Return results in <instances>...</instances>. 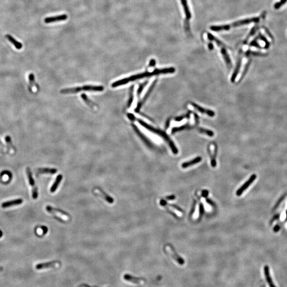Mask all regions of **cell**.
I'll return each instance as SVG.
<instances>
[{"instance_id": "1", "label": "cell", "mask_w": 287, "mask_h": 287, "mask_svg": "<svg viewBox=\"0 0 287 287\" xmlns=\"http://www.w3.org/2000/svg\"><path fill=\"white\" fill-rule=\"evenodd\" d=\"M175 71V69L171 67L168 68H164L162 69H155L152 72H145L141 73L134 75L130 76L128 78H124L121 80L116 81L113 83L112 85V87H116L120 86L122 85L128 84L131 81H134L138 79H141L143 78L150 77L153 76L159 75L160 74H168V73H173Z\"/></svg>"}, {"instance_id": "2", "label": "cell", "mask_w": 287, "mask_h": 287, "mask_svg": "<svg viewBox=\"0 0 287 287\" xmlns=\"http://www.w3.org/2000/svg\"><path fill=\"white\" fill-rule=\"evenodd\" d=\"M138 122L140 125H141L144 128H146L148 130L153 132L155 134H157L159 136L161 137L163 139L166 141L167 143L168 144L169 146L170 147L172 151L175 154H177L178 153V150L177 148L175 146V144L172 141L171 138L168 137V135L166 134L165 132L160 130L159 129H156L150 125L147 124L145 122L143 121L141 119H138Z\"/></svg>"}, {"instance_id": "3", "label": "cell", "mask_w": 287, "mask_h": 287, "mask_svg": "<svg viewBox=\"0 0 287 287\" xmlns=\"http://www.w3.org/2000/svg\"><path fill=\"white\" fill-rule=\"evenodd\" d=\"M261 18L260 17H254L252 18L242 19L236 22H232L230 24L227 25H220V26H212L210 27V29L214 31H229L231 28H236L243 25H248L251 23L259 22V20Z\"/></svg>"}, {"instance_id": "4", "label": "cell", "mask_w": 287, "mask_h": 287, "mask_svg": "<svg viewBox=\"0 0 287 287\" xmlns=\"http://www.w3.org/2000/svg\"><path fill=\"white\" fill-rule=\"evenodd\" d=\"M104 88L101 86H84L82 87L69 88L63 89L61 91L62 94H75L82 91H93V92H102L104 91Z\"/></svg>"}, {"instance_id": "5", "label": "cell", "mask_w": 287, "mask_h": 287, "mask_svg": "<svg viewBox=\"0 0 287 287\" xmlns=\"http://www.w3.org/2000/svg\"><path fill=\"white\" fill-rule=\"evenodd\" d=\"M181 5L183 7V10L184 11L185 19L184 22V28L185 31L187 33H191L190 30V24L189 21L191 18V15L189 10V8L187 0H180Z\"/></svg>"}, {"instance_id": "6", "label": "cell", "mask_w": 287, "mask_h": 287, "mask_svg": "<svg viewBox=\"0 0 287 287\" xmlns=\"http://www.w3.org/2000/svg\"><path fill=\"white\" fill-rule=\"evenodd\" d=\"M46 210L47 212L50 213L51 214H52L56 216V217L64 220V221H68L70 218V215L67 214V213L63 212L61 210L54 209L52 207L50 206H46Z\"/></svg>"}, {"instance_id": "7", "label": "cell", "mask_w": 287, "mask_h": 287, "mask_svg": "<svg viewBox=\"0 0 287 287\" xmlns=\"http://www.w3.org/2000/svg\"><path fill=\"white\" fill-rule=\"evenodd\" d=\"M27 175L28 178V182L29 184L31 187V192H32V197L33 199H36L38 197L37 188L36 186V184H35V181L32 177L31 171L29 168L27 169Z\"/></svg>"}, {"instance_id": "8", "label": "cell", "mask_w": 287, "mask_h": 287, "mask_svg": "<svg viewBox=\"0 0 287 287\" xmlns=\"http://www.w3.org/2000/svg\"><path fill=\"white\" fill-rule=\"evenodd\" d=\"M156 82H157V80H155V81L153 82L152 84L151 85V86H150V88L148 89V90L146 94H145V96L144 97L143 99L141 100V102L138 104L137 106L136 107V108L135 109V112H139V111H140L141 106H143V105L144 104V103L147 100L148 97L150 96V94L151 92L153 91L155 85H156Z\"/></svg>"}, {"instance_id": "9", "label": "cell", "mask_w": 287, "mask_h": 287, "mask_svg": "<svg viewBox=\"0 0 287 287\" xmlns=\"http://www.w3.org/2000/svg\"><path fill=\"white\" fill-rule=\"evenodd\" d=\"M94 193L96 195L102 198L107 203L110 204H113L114 203V200L112 197L109 196L105 192H104V191L100 189L99 188H95L94 190Z\"/></svg>"}, {"instance_id": "10", "label": "cell", "mask_w": 287, "mask_h": 287, "mask_svg": "<svg viewBox=\"0 0 287 287\" xmlns=\"http://www.w3.org/2000/svg\"><path fill=\"white\" fill-rule=\"evenodd\" d=\"M256 179V175H253L250 179H248V181H246L244 184L237 191L236 194L237 196H240L242 193H243V191L246 189L247 188L250 186V184L253 183L254 181Z\"/></svg>"}, {"instance_id": "11", "label": "cell", "mask_w": 287, "mask_h": 287, "mask_svg": "<svg viewBox=\"0 0 287 287\" xmlns=\"http://www.w3.org/2000/svg\"><path fill=\"white\" fill-rule=\"evenodd\" d=\"M68 18V16L66 15H62L59 16H54L46 18L44 20V21L46 24L52 23V22H58L60 21L66 20Z\"/></svg>"}, {"instance_id": "12", "label": "cell", "mask_w": 287, "mask_h": 287, "mask_svg": "<svg viewBox=\"0 0 287 287\" xmlns=\"http://www.w3.org/2000/svg\"><path fill=\"white\" fill-rule=\"evenodd\" d=\"M219 47L221 48V52L222 54V56L225 59V62H226L227 65L229 69H231V67H232V63H231L230 58V56L229 55L228 53H227V51L226 50V46L225 45V46H220Z\"/></svg>"}, {"instance_id": "13", "label": "cell", "mask_w": 287, "mask_h": 287, "mask_svg": "<svg viewBox=\"0 0 287 287\" xmlns=\"http://www.w3.org/2000/svg\"><path fill=\"white\" fill-rule=\"evenodd\" d=\"M59 265V263L58 262L53 261V262H51L39 264L36 266V268L37 270H42V269H45V268H55V267L58 266Z\"/></svg>"}, {"instance_id": "14", "label": "cell", "mask_w": 287, "mask_h": 287, "mask_svg": "<svg viewBox=\"0 0 287 287\" xmlns=\"http://www.w3.org/2000/svg\"><path fill=\"white\" fill-rule=\"evenodd\" d=\"M191 104L192 105V106H193V107L195 109H196L200 112L203 113V114H206L207 116H211V117H213V116H215V113L214 112L212 111H211V110L205 109L203 108L202 107L198 105L197 104H195V103H191Z\"/></svg>"}, {"instance_id": "15", "label": "cell", "mask_w": 287, "mask_h": 287, "mask_svg": "<svg viewBox=\"0 0 287 287\" xmlns=\"http://www.w3.org/2000/svg\"><path fill=\"white\" fill-rule=\"evenodd\" d=\"M264 273L265 275V279L267 282L268 283V286L270 287H277L275 286V284L273 282V280L270 273V268L268 265H265L264 268Z\"/></svg>"}, {"instance_id": "16", "label": "cell", "mask_w": 287, "mask_h": 287, "mask_svg": "<svg viewBox=\"0 0 287 287\" xmlns=\"http://www.w3.org/2000/svg\"><path fill=\"white\" fill-rule=\"evenodd\" d=\"M28 78H29V91L31 92H32L33 87H36L37 90L38 91L40 89V87H39L38 85L35 82L34 75L31 73L29 75Z\"/></svg>"}, {"instance_id": "17", "label": "cell", "mask_w": 287, "mask_h": 287, "mask_svg": "<svg viewBox=\"0 0 287 287\" xmlns=\"http://www.w3.org/2000/svg\"><path fill=\"white\" fill-rule=\"evenodd\" d=\"M22 202H23V200H21V199L13 200L9 201V202H5V203H3L2 204L1 206L3 208H7V207H11V206L19 205H20L21 204H22Z\"/></svg>"}, {"instance_id": "18", "label": "cell", "mask_w": 287, "mask_h": 287, "mask_svg": "<svg viewBox=\"0 0 287 287\" xmlns=\"http://www.w3.org/2000/svg\"><path fill=\"white\" fill-rule=\"evenodd\" d=\"M123 278H124L125 280L130 282H132V283L136 284H141L143 281H144L143 279H142L141 278L134 277L131 276L129 275H125L123 277Z\"/></svg>"}, {"instance_id": "19", "label": "cell", "mask_w": 287, "mask_h": 287, "mask_svg": "<svg viewBox=\"0 0 287 287\" xmlns=\"http://www.w3.org/2000/svg\"><path fill=\"white\" fill-rule=\"evenodd\" d=\"M202 159L201 157H200V156L197 157L196 158L194 159L193 160H191V161H189V162H184V163H182V165H181V166H182V168H187L188 167H189L191 166L194 165V164H196L197 163L200 162L202 161Z\"/></svg>"}, {"instance_id": "20", "label": "cell", "mask_w": 287, "mask_h": 287, "mask_svg": "<svg viewBox=\"0 0 287 287\" xmlns=\"http://www.w3.org/2000/svg\"><path fill=\"white\" fill-rule=\"evenodd\" d=\"M241 64V58H239L238 59V60L237 63V64H236V68L234 69V72L232 75V77H231V81L232 82H234L238 74L239 73V71L240 70Z\"/></svg>"}, {"instance_id": "21", "label": "cell", "mask_w": 287, "mask_h": 287, "mask_svg": "<svg viewBox=\"0 0 287 287\" xmlns=\"http://www.w3.org/2000/svg\"><path fill=\"white\" fill-rule=\"evenodd\" d=\"M171 248L172 252L171 255L172 257H173V259H175V261L177 262L179 264H180V265H184V259H183L180 256L178 255V254L175 252V250H174V249L172 247H171Z\"/></svg>"}, {"instance_id": "22", "label": "cell", "mask_w": 287, "mask_h": 287, "mask_svg": "<svg viewBox=\"0 0 287 287\" xmlns=\"http://www.w3.org/2000/svg\"><path fill=\"white\" fill-rule=\"evenodd\" d=\"M38 174H50L53 175L57 172V170L55 168H42L38 169Z\"/></svg>"}, {"instance_id": "23", "label": "cell", "mask_w": 287, "mask_h": 287, "mask_svg": "<svg viewBox=\"0 0 287 287\" xmlns=\"http://www.w3.org/2000/svg\"><path fill=\"white\" fill-rule=\"evenodd\" d=\"M62 175H60L56 177V180L55 181H54V184H53V185L52 186V187L51 188V189H50V191L51 193H54L56 191L57 188L58 187L61 181L62 180Z\"/></svg>"}, {"instance_id": "24", "label": "cell", "mask_w": 287, "mask_h": 287, "mask_svg": "<svg viewBox=\"0 0 287 287\" xmlns=\"http://www.w3.org/2000/svg\"><path fill=\"white\" fill-rule=\"evenodd\" d=\"M6 37L12 44L14 45V46H15L17 49L20 50V49H22V44H21L19 42L16 41V40L14 38L12 37L11 36H10L9 35H7L6 36Z\"/></svg>"}, {"instance_id": "25", "label": "cell", "mask_w": 287, "mask_h": 287, "mask_svg": "<svg viewBox=\"0 0 287 287\" xmlns=\"http://www.w3.org/2000/svg\"><path fill=\"white\" fill-rule=\"evenodd\" d=\"M132 127L134 128V131H136V132L137 134L141 138V139L143 140V141L145 143L147 144L149 146H150L151 145V143H150V141H148L146 137L144 135L141 131H139V130L138 129L137 127H136L134 125H132Z\"/></svg>"}, {"instance_id": "26", "label": "cell", "mask_w": 287, "mask_h": 287, "mask_svg": "<svg viewBox=\"0 0 287 287\" xmlns=\"http://www.w3.org/2000/svg\"><path fill=\"white\" fill-rule=\"evenodd\" d=\"M81 98L82 100H84L85 103H86V104L89 106L90 107H91L92 109H95V107H97L96 104H95L93 102H92L91 100H89L86 95H85V94L81 95Z\"/></svg>"}, {"instance_id": "27", "label": "cell", "mask_w": 287, "mask_h": 287, "mask_svg": "<svg viewBox=\"0 0 287 287\" xmlns=\"http://www.w3.org/2000/svg\"><path fill=\"white\" fill-rule=\"evenodd\" d=\"M191 129V127L189 125H184L179 127H175L172 129V134H173L178 131L184 130L185 129Z\"/></svg>"}, {"instance_id": "28", "label": "cell", "mask_w": 287, "mask_h": 287, "mask_svg": "<svg viewBox=\"0 0 287 287\" xmlns=\"http://www.w3.org/2000/svg\"><path fill=\"white\" fill-rule=\"evenodd\" d=\"M5 139H6V143L7 144V146H8V148L9 151L12 150V152H14L15 151V147H14L13 145H12V141H11V137H10L9 136H6Z\"/></svg>"}, {"instance_id": "29", "label": "cell", "mask_w": 287, "mask_h": 287, "mask_svg": "<svg viewBox=\"0 0 287 287\" xmlns=\"http://www.w3.org/2000/svg\"><path fill=\"white\" fill-rule=\"evenodd\" d=\"M197 130L200 132L201 134H205L209 137H213L214 136V132L213 131L209 130L206 129H204L202 128H197Z\"/></svg>"}, {"instance_id": "30", "label": "cell", "mask_w": 287, "mask_h": 287, "mask_svg": "<svg viewBox=\"0 0 287 287\" xmlns=\"http://www.w3.org/2000/svg\"><path fill=\"white\" fill-rule=\"evenodd\" d=\"M134 101V86L131 87L130 91V96L127 103V107L129 108L131 106L132 103Z\"/></svg>"}, {"instance_id": "31", "label": "cell", "mask_w": 287, "mask_h": 287, "mask_svg": "<svg viewBox=\"0 0 287 287\" xmlns=\"http://www.w3.org/2000/svg\"><path fill=\"white\" fill-rule=\"evenodd\" d=\"M47 232V228L45 227H42L38 228L36 230V232L38 235H43Z\"/></svg>"}, {"instance_id": "32", "label": "cell", "mask_w": 287, "mask_h": 287, "mask_svg": "<svg viewBox=\"0 0 287 287\" xmlns=\"http://www.w3.org/2000/svg\"><path fill=\"white\" fill-rule=\"evenodd\" d=\"M258 37H259L260 40H261L262 41H264V42H265V48H266V49H268V46H269V45H270V43H269V42H268V40H267V39H266V38L264 36H263L262 34L261 33H260Z\"/></svg>"}, {"instance_id": "33", "label": "cell", "mask_w": 287, "mask_h": 287, "mask_svg": "<svg viewBox=\"0 0 287 287\" xmlns=\"http://www.w3.org/2000/svg\"><path fill=\"white\" fill-rule=\"evenodd\" d=\"M287 2V0H281L280 2H278L277 3H275V9H279L280 8H281V6H282L283 5H284L285 3H286Z\"/></svg>"}, {"instance_id": "34", "label": "cell", "mask_w": 287, "mask_h": 287, "mask_svg": "<svg viewBox=\"0 0 287 287\" xmlns=\"http://www.w3.org/2000/svg\"><path fill=\"white\" fill-rule=\"evenodd\" d=\"M250 62H251V60H250V61L248 62V63H247L245 67V69L243 70V74L241 75V77H240V80H239L240 81H240V80H241V79L243 78V77H244V76H245V75L246 74L247 71V70H248V68H249V67H250Z\"/></svg>"}, {"instance_id": "35", "label": "cell", "mask_w": 287, "mask_h": 287, "mask_svg": "<svg viewBox=\"0 0 287 287\" xmlns=\"http://www.w3.org/2000/svg\"><path fill=\"white\" fill-rule=\"evenodd\" d=\"M147 83H148V81H146L145 82H144L143 84H141L139 86V87L138 88V89L137 91V95L138 96L141 95L142 91H143L144 88L146 86V85Z\"/></svg>"}, {"instance_id": "36", "label": "cell", "mask_w": 287, "mask_h": 287, "mask_svg": "<svg viewBox=\"0 0 287 287\" xmlns=\"http://www.w3.org/2000/svg\"><path fill=\"white\" fill-rule=\"evenodd\" d=\"M189 116H190V114H188L186 115V116H181L177 117L176 118H175V121H180L182 120L185 118H189Z\"/></svg>"}, {"instance_id": "37", "label": "cell", "mask_w": 287, "mask_h": 287, "mask_svg": "<svg viewBox=\"0 0 287 287\" xmlns=\"http://www.w3.org/2000/svg\"><path fill=\"white\" fill-rule=\"evenodd\" d=\"M9 175L8 173H4L2 176V180L3 181H8L9 180Z\"/></svg>"}, {"instance_id": "38", "label": "cell", "mask_w": 287, "mask_h": 287, "mask_svg": "<svg viewBox=\"0 0 287 287\" xmlns=\"http://www.w3.org/2000/svg\"><path fill=\"white\" fill-rule=\"evenodd\" d=\"M155 64H156V61H155V60L154 59H152L150 61L148 66L150 67H154V66H155Z\"/></svg>"}, {"instance_id": "39", "label": "cell", "mask_w": 287, "mask_h": 287, "mask_svg": "<svg viewBox=\"0 0 287 287\" xmlns=\"http://www.w3.org/2000/svg\"><path fill=\"white\" fill-rule=\"evenodd\" d=\"M264 29H265V32H266V33L268 35V36H269L271 38L272 40H273V36H272L271 34L270 33V31H268V29L267 28H265V27H264Z\"/></svg>"}, {"instance_id": "40", "label": "cell", "mask_w": 287, "mask_h": 287, "mask_svg": "<svg viewBox=\"0 0 287 287\" xmlns=\"http://www.w3.org/2000/svg\"><path fill=\"white\" fill-rule=\"evenodd\" d=\"M203 213H204V208H203V205L201 204L200 205V215H203Z\"/></svg>"}, {"instance_id": "41", "label": "cell", "mask_w": 287, "mask_h": 287, "mask_svg": "<svg viewBox=\"0 0 287 287\" xmlns=\"http://www.w3.org/2000/svg\"><path fill=\"white\" fill-rule=\"evenodd\" d=\"M166 198L168 200H173L175 198V196H174V195H171V196H169L167 197Z\"/></svg>"}, {"instance_id": "42", "label": "cell", "mask_w": 287, "mask_h": 287, "mask_svg": "<svg viewBox=\"0 0 287 287\" xmlns=\"http://www.w3.org/2000/svg\"><path fill=\"white\" fill-rule=\"evenodd\" d=\"M160 203H161V205H162V206H164V205H166V202L165 200H162L161 201Z\"/></svg>"}, {"instance_id": "43", "label": "cell", "mask_w": 287, "mask_h": 287, "mask_svg": "<svg viewBox=\"0 0 287 287\" xmlns=\"http://www.w3.org/2000/svg\"><path fill=\"white\" fill-rule=\"evenodd\" d=\"M169 125H170V120H168V121L166 122V129H168V127H169Z\"/></svg>"}, {"instance_id": "44", "label": "cell", "mask_w": 287, "mask_h": 287, "mask_svg": "<svg viewBox=\"0 0 287 287\" xmlns=\"http://www.w3.org/2000/svg\"><path fill=\"white\" fill-rule=\"evenodd\" d=\"M209 50H212L213 49V44L212 43H209Z\"/></svg>"}, {"instance_id": "45", "label": "cell", "mask_w": 287, "mask_h": 287, "mask_svg": "<svg viewBox=\"0 0 287 287\" xmlns=\"http://www.w3.org/2000/svg\"><path fill=\"white\" fill-rule=\"evenodd\" d=\"M203 193H204L203 195H204V196H207V194H208V191H204Z\"/></svg>"}, {"instance_id": "46", "label": "cell", "mask_w": 287, "mask_h": 287, "mask_svg": "<svg viewBox=\"0 0 287 287\" xmlns=\"http://www.w3.org/2000/svg\"><path fill=\"white\" fill-rule=\"evenodd\" d=\"M260 287H265V284L264 283H262V284H261V286H260Z\"/></svg>"}, {"instance_id": "47", "label": "cell", "mask_w": 287, "mask_h": 287, "mask_svg": "<svg viewBox=\"0 0 287 287\" xmlns=\"http://www.w3.org/2000/svg\"><path fill=\"white\" fill-rule=\"evenodd\" d=\"M0 147H4L3 144L2 143V142L1 141H0Z\"/></svg>"}, {"instance_id": "48", "label": "cell", "mask_w": 287, "mask_h": 287, "mask_svg": "<svg viewBox=\"0 0 287 287\" xmlns=\"http://www.w3.org/2000/svg\"><path fill=\"white\" fill-rule=\"evenodd\" d=\"M86 287H88V286H86Z\"/></svg>"}]
</instances>
